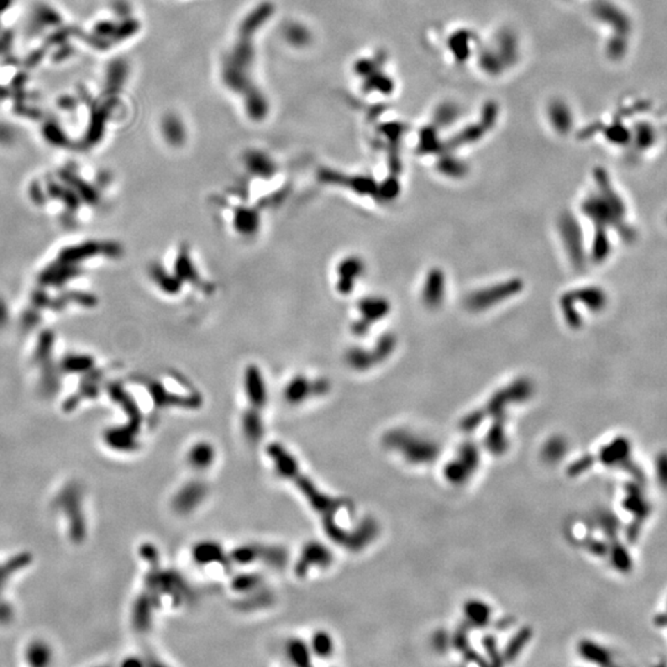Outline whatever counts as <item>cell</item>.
Segmentation results:
<instances>
[{
	"mask_svg": "<svg viewBox=\"0 0 667 667\" xmlns=\"http://www.w3.org/2000/svg\"><path fill=\"white\" fill-rule=\"evenodd\" d=\"M310 646V650L320 657H326L332 652V640L330 635L324 632H318L313 635Z\"/></svg>",
	"mask_w": 667,
	"mask_h": 667,
	"instance_id": "8fae6325",
	"label": "cell"
},
{
	"mask_svg": "<svg viewBox=\"0 0 667 667\" xmlns=\"http://www.w3.org/2000/svg\"><path fill=\"white\" fill-rule=\"evenodd\" d=\"M231 225L236 234L242 236H253L257 234L261 218L257 209L250 207L247 203H237L231 208Z\"/></svg>",
	"mask_w": 667,
	"mask_h": 667,
	"instance_id": "5b68a950",
	"label": "cell"
},
{
	"mask_svg": "<svg viewBox=\"0 0 667 667\" xmlns=\"http://www.w3.org/2000/svg\"><path fill=\"white\" fill-rule=\"evenodd\" d=\"M310 648L302 640H292L287 648V654L292 661L299 666H305L310 664Z\"/></svg>",
	"mask_w": 667,
	"mask_h": 667,
	"instance_id": "30bf717a",
	"label": "cell"
},
{
	"mask_svg": "<svg viewBox=\"0 0 667 667\" xmlns=\"http://www.w3.org/2000/svg\"><path fill=\"white\" fill-rule=\"evenodd\" d=\"M326 383L324 381L314 380L305 375H296L287 382L283 388V397L287 403L291 405L303 404L308 399L326 393Z\"/></svg>",
	"mask_w": 667,
	"mask_h": 667,
	"instance_id": "7a4b0ae2",
	"label": "cell"
},
{
	"mask_svg": "<svg viewBox=\"0 0 667 667\" xmlns=\"http://www.w3.org/2000/svg\"><path fill=\"white\" fill-rule=\"evenodd\" d=\"M331 555L329 550H326L319 543H309L304 546L301 560L296 565V573L299 577L312 570V567H326L330 564Z\"/></svg>",
	"mask_w": 667,
	"mask_h": 667,
	"instance_id": "8992f818",
	"label": "cell"
},
{
	"mask_svg": "<svg viewBox=\"0 0 667 667\" xmlns=\"http://www.w3.org/2000/svg\"><path fill=\"white\" fill-rule=\"evenodd\" d=\"M199 272L201 271L192 257L189 247L180 246L174 258V269H172V273L180 282V286L196 287L203 291H208L209 285L208 282L203 280V276Z\"/></svg>",
	"mask_w": 667,
	"mask_h": 667,
	"instance_id": "277c9868",
	"label": "cell"
},
{
	"mask_svg": "<svg viewBox=\"0 0 667 667\" xmlns=\"http://www.w3.org/2000/svg\"><path fill=\"white\" fill-rule=\"evenodd\" d=\"M260 583V580H258V576H253V575H245V576H242V577L237 578L234 582V589L235 591H239V592H247L250 589H253L255 586H258Z\"/></svg>",
	"mask_w": 667,
	"mask_h": 667,
	"instance_id": "7c38bea8",
	"label": "cell"
},
{
	"mask_svg": "<svg viewBox=\"0 0 667 667\" xmlns=\"http://www.w3.org/2000/svg\"><path fill=\"white\" fill-rule=\"evenodd\" d=\"M267 454L280 476L285 477L289 482L293 483L313 510L319 513L328 535L337 541H344V534L340 527L335 525L332 518V513L335 512V508H337V502L323 493L312 481V478L304 475L296 459L280 444H271L267 449Z\"/></svg>",
	"mask_w": 667,
	"mask_h": 667,
	"instance_id": "6da1fadb",
	"label": "cell"
},
{
	"mask_svg": "<svg viewBox=\"0 0 667 667\" xmlns=\"http://www.w3.org/2000/svg\"><path fill=\"white\" fill-rule=\"evenodd\" d=\"M205 494H207V488L203 483H187L185 487L180 488V492L174 497V509L183 514L191 513L196 505L202 503Z\"/></svg>",
	"mask_w": 667,
	"mask_h": 667,
	"instance_id": "52a82bcc",
	"label": "cell"
},
{
	"mask_svg": "<svg viewBox=\"0 0 667 667\" xmlns=\"http://www.w3.org/2000/svg\"><path fill=\"white\" fill-rule=\"evenodd\" d=\"M244 389L248 403L246 410L261 414L267 404L269 394L262 371L256 364H248L244 371Z\"/></svg>",
	"mask_w": 667,
	"mask_h": 667,
	"instance_id": "3957f363",
	"label": "cell"
},
{
	"mask_svg": "<svg viewBox=\"0 0 667 667\" xmlns=\"http://www.w3.org/2000/svg\"><path fill=\"white\" fill-rule=\"evenodd\" d=\"M193 557L196 564L209 565L221 560L223 550L219 545L214 543H203V544L196 545L194 548Z\"/></svg>",
	"mask_w": 667,
	"mask_h": 667,
	"instance_id": "9c48e42d",
	"label": "cell"
},
{
	"mask_svg": "<svg viewBox=\"0 0 667 667\" xmlns=\"http://www.w3.org/2000/svg\"><path fill=\"white\" fill-rule=\"evenodd\" d=\"M215 460V450L209 443H196L188 453V464L196 471L207 470Z\"/></svg>",
	"mask_w": 667,
	"mask_h": 667,
	"instance_id": "ba28073f",
	"label": "cell"
}]
</instances>
